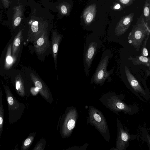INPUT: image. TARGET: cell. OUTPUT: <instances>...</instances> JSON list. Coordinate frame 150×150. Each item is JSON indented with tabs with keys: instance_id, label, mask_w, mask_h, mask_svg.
Instances as JSON below:
<instances>
[{
	"instance_id": "6da1fadb",
	"label": "cell",
	"mask_w": 150,
	"mask_h": 150,
	"mask_svg": "<svg viewBox=\"0 0 150 150\" xmlns=\"http://www.w3.org/2000/svg\"><path fill=\"white\" fill-rule=\"evenodd\" d=\"M123 94L118 95L113 92L104 93L99 99L100 102L106 108L116 114L123 112L126 114L133 115L139 110L138 106L136 104L128 105L123 101Z\"/></svg>"
},
{
	"instance_id": "7a4b0ae2",
	"label": "cell",
	"mask_w": 150,
	"mask_h": 150,
	"mask_svg": "<svg viewBox=\"0 0 150 150\" xmlns=\"http://www.w3.org/2000/svg\"><path fill=\"white\" fill-rule=\"evenodd\" d=\"M150 32L149 25L145 22L142 14L135 24L133 25L128 37V42L138 51L145 38L149 35Z\"/></svg>"
},
{
	"instance_id": "3957f363",
	"label": "cell",
	"mask_w": 150,
	"mask_h": 150,
	"mask_svg": "<svg viewBox=\"0 0 150 150\" xmlns=\"http://www.w3.org/2000/svg\"><path fill=\"white\" fill-rule=\"evenodd\" d=\"M87 123L94 126L107 142L110 140L109 129L102 112L92 106L89 107Z\"/></svg>"
},
{
	"instance_id": "277c9868",
	"label": "cell",
	"mask_w": 150,
	"mask_h": 150,
	"mask_svg": "<svg viewBox=\"0 0 150 150\" xmlns=\"http://www.w3.org/2000/svg\"><path fill=\"white\" fill-rule=\"evenodd\" d=\"M3 86L8 105L9 123L12 124L21 118L25 105L17 100L7 86L4 85Z\"/></svg>"
},
{
	"instance_id": "5b68a950",
	"label": "cell",
	"mask_w": 150,
	"mask_h": 150,
	"mask_svg": "<svg viewBox=\"0 0 150 150\" xmlns=\"http://www.w3.org/2000/svg\"><path fill=\"white\" fill-rule=\"evenodd\" d=\"M100 45L101 41L97 38L89 36L86 38L83 54L84 69L86 77L89 75L92 61Z\"/></svg>"
},
{
	"instance_id": "8992f818",
	"label": "cell",
	"mask_w": 150,
	"mask_h": 150,
	"mask_svg": "<svg viewBox=\"0 0 150 150\" xmlns=\"http://www.w3.org/2000/svg\"><path fill=\"white\" fill-rule=\"evenodd\" d=\"M25 3H12L6 11L7 19L3 22L11 26L14 29L23 22L24 18Z\"/></svg>"
},
{
	"instance_id": "52a82bcc",
	"label": "cell",
	"mask_w": 150,
	"mask_h": 150,
	"mask_svg": "<svg viewBox=\"0 0 150 150\" xmlns=\"http://www.w3.org/2000/svg\"><path fill=\"white\" fill-rule=\"evenodd\" d=\"M117 135L115 147L110 150H126L129 145V142L137 138V135L131 134L129 129L123 125L120 120L117 119Z\"/></svg>"
},
{
	"instance_id": "ba28073f",
	"label": "cell",
	"mask_w": 150,
	"mask_h": 150,
	"mask_svg": "<svg viewBox=\"0 0 150 150\" xmlns=\"http://www.w3.org/2000/svg\"><path fill=\"white\" fill-rule=\"evenodd\" d=\"M110 55L103 53L102 56L95 71L91 78V83L97 85H103L105 81L108 79L113 71L107 70Z\"/></svg>"
},
{
	"instance_id": "9c48e42d",
	"label": "cell",
	"mask_w": 150,
	"mask_h": 150,
	"mask_svg": "<svg viewBox=\"0 0 150 150\" xmlns=\"http://www.w3.org/2000/svg\"><path fill=\"white\" fill-rule=\"evenodd\" d=\"M48 34L47 31L45 32L34 42L35 51L38 59L41 61H44L45 57L52 53V42Z\"/></svg>"
},
{
	"instance_id": "30bf717a",
	"label": "cell",
	"mask_w": 150,
	"mask_h": 150,
	"mask_svg": "<svg viewBox=\"0 0 150 150\" xmlns=\"http://www.w3.org/2000/svg\"><path fill=\"white\" fill-rule=\"evenodd\" d=\"M125 74L129 85V89L142 101L145 102L143 98L149 101L150 98L149 90L143 87L127 67L125 66Z\"/></svg>"
},
{
	"instance_id": "8fae6325",
	"label": "cell",
	"mask_w": 150,
	"mask_h": 150,
	"mask_svg": "<svg viewBox=\"0 0 150 150\" xmlns=\"http://www.w3.org/2000/svg\"><path fill=\"white\" fill-rule=\"evenodd\" d=\"M134 16V13H132L121 17L115 28V32L116 35H121L127 31L133 21Z\"/></svg>"
},
{
	"instance_id": "7c38bea8",
	"label": "cell",
	"mask_w": 150,
	"mask_h": 150,
	"mask_svg": "<svg viewBox=\"0 0 150 150\" xmlns=\"http://www.w3.org/2000/svg\"><path fill=\"white\" fill-rule=\"evenodd\" d=\"M30 78L35 87L38 88L40 93L47 99L48 97L49 90L47 86L38 74L34 71L29 74Z\"/></svg>"
},
{
	"instance_id": "4fadbf2b",
	"label": "cell",
	"mask_w": 150,
	"mask_h": 150,
	"mask_svg": "<svg viewBox=\"0 0 150 150\" xmlns=\"http://www.w3.org/2000/svg\"><path fill=\"white\" fill-rule=\"evenodd\" d=\"M63 35L54 31L52 33V54L54 63L55 67L57 70V59L59 45L62 39Z\"/></svg>"
},
{
	"instance_id": "5bb4252c",
	"label": "cell",
	"mask_w": 150,
	"mask_h": 150,
	"mask_svg": "<svg viewBox=\"0 0 150 150\" xmlns=\"http://www.w3.org/2000/svg\"><path fill=\"white\" fill-rule=\"evenodd\" d=\"M97 12V5L93 4L88 6L84 10L83 17L85 23L87 25H90L94 20Z\"/></svg>"
},
{
	"instance_id": "9a60e30c",
	"label": "cell",
	"mask_w": 150,
	"mask_h": 150,
	"mask_svg": "<svg viewBox=\"0 0 150 150\" xmlns=\"http://www.w3.org/2000/svg\"><path fill=\"white\" fill-rule=\"evenodd\" d=\"M133 64L135 65H143L149 67H150V58L142 55L138 56L135 57L130 56L128 58Z\"/></svg>"
},
{
	"instance_id": "2e32d148",
	"label": "cell",
	"mask_w": 150,
	"mask_h": 150,
	"mask_svg": "<svg viewBox=\"0 0 150 150\" xmlns=\"http://www.w3.org/2000/svg\"><path fill=\"white\" fill-rule=\"evenodd\" d=\"M15 86L17 92L22 97L25 94V85L23 81L20 77L18 76L15 79Z\"/></svg>"
},
{
	"instance_id": "e0dca14e",
	"label": "cell",
	"mask_w": 150,
	"mask_h": 150,
	"mask_svg": "<svg viewBox=\"0 0 150 150\" xmlns=\"http://www.w3.org/2000/svg\"><path fill=\"white\" fill-rule=\"evenodd\" d=\"M2 91L0 90V140L3 131V120L4 115V110L2 103Z\"/></svg>"
},
{
	"instance_id": "ac0fdd59",
	"label": "cell",
	"mask_w": 150,
	"mask_h": 150,
	"mask_svg": "<svg viewBox=\"0 0 150 150\" xmlns=\"http://www.w3.org/2000/svg\"><path fill=\"white\" fill-rule=\"evenodd\" d=\"M150 0H145L143 9V14L145 19V22L149 25L148 23H149L150 21Z\"/></svg>"
},
{
	"instance_id": "d6986e66",
	"label": "cell",
	"mask_w": 150,
	"mask_h": 150,
	"mask_svg": "<svg viewBox=\"0 0 150 150\" xmlns=\"http://www.w3.org/2000/svg\"><path fill=\"white\" fill-rule=\"evenodd\" d=\"M22 32V30H20L14 39L13 46V55L15 53L18 47L20 44Z\"/></svg>"
},
{
	"instance_id": "ffe728a7",
	"label": "cell",
	"mask_w": 150,
	"mask_h": 150,
	"mask_svg": "<svg viewBox=\"0 0 150 150\" xmlns=\"http://www.w3.org/2000/svg\"><path fill=\"white\" fill-rule=\"evenodd\" d=\"M34 139L32 136L29 135L23 142L21 147V150H25L27 149L30 145Z\"/></svg>"
},
{
	"instance_id": "44dd1931",
	"label": "cell",
	"mask_w": 150,
	"mask_h": 150,
	"mask_svg": "<svg viewBox=\"0 0 150 150\" xmlns=\"http://www.w3.org/2000/svg\"><path fill=\"white\" fill-rule=\"evenodd\" d=\"M149 37V35L147 36L144 39L141 50V55L146 57L148 55V52L146 47V46Z\"/></svg>"
},
{
	"instance_id": "7402d4cb",
	"label": "cell",
	"mask_w": 150,
	"mask_h": 150,
	"mask_svg": "<svg viewBox=\"0 0 150 150\" xmlns=\"http://www.w3.org/2000/svg\"><path fill=\"white\" fill-rule=\"evenodd\" d=\"M120 3L122 7H125L131 5L135 0H115Z\"/></svg>"
},
{
	"instance_id": "603a6c76",
	"label": "cell",
	"mask_w": 150,
	"mask_h": 150,
	"mask_svg": "<svg viewBox=\"0 0 150 150\" xmlns=\"http://www.w3.org/2000/svg\"><path fill=\"white\" fill-rule=\"evenodd\" d=\"M11 45H9L7 53L6 58V62L7 64H11L13 61V59L11 56Z\"/></svg>"
},
{
	"instance_id": "cb8c5ba5",
	"label": "cell",
	"mask_w": 150,
	"mask_h": 150,
	"mask_svg": "<svg viewBox=\"0 0 150 150\" xmlns=\"http://www.w3.org/2000/svg\"><path fill=\"white\" fill-rule=\"evenodd\" d=\"M0 3L5 9H8L12 3L9 0H0Z\"/></svg>"
},
{
	"instance_id": "d4e9b609",
	"label": "cell",
	"mask_w": 150,
	"mask_h": 150,
	"mask_svg": "<svg viewBox=\"0 0 150 150\" xmlns=\"http://www.w3.org/2000/svg\"><path fill=\"white\" fill-rule=\"evenodd\" d=\"M75 121L73 119H71L68 121L67 124V127L69 130H71L75 127Z\"/></svg>"
},
{
	"instance_id": "484cf974",
	"label": "cell",
	"mask_w": 150,
	"mask_h": 150,
	"mask_svg": "<svg viewBox=\"0 0 150 150\" xmlns=\"http://www.w3.org/2000/svg\"><path fill=\"white\" fill-rule=\"evenodd\" d=\"M123 7L118 2L114 3L112 9L114 10L120 11L122 10Z\"/></svg>"
},
{
	"instance_id": "4316f807",
	"label": "cell",
	"mask_w": 150,
	"mask_h": 150,
	"mask_svg": "<svg viewBox=\"0 0 150 150\" xmlns=\"http://www.w3.org/2000/svg\"><path fill=\"white\" fill-rule=\"evenodd\" d=\"M31 92L33 95H36L39 91L38 88L36 87L33 88L30 90Z\"/></svg>"
},
{
	"instance_id": "83f0119b",
	"label": "cell",
	"mask_w": 150,
	"mask_h": 150,
	"mask_svg": "<svg viewBox=\"0 0 150 150\" xmlns=\"http://www.w3.org/2000/svg\"><path fill=\"white\" fill-rule=\"evenodd\" d=\"M61 11L63 14H66L67 13V9L66 7L64 5L62 6L61 7Z\"/></svg>"
},
{
	"instance_id": "f1b7e54d",
	"label": "cell",
	"mask_w": 150,
	"mask_h": 150,
	"mask_svg": "<svg viewBox=\"0 0 150 150\" xmlns=\"http://www.w3.org/2000/svg\"><path fill=\"white\" fill-rule=\"evenodd\" d=\"M0 8L2 9V8H0V22L1 21L2 19V11Z\"/></svg>"
},
{
	"instance_id": "f546056e",
	"label": "cell",
	"mask_w": 150,
	"mask_h": 150,
	"mask_svg": "<svg viewBox=\"0 0 150 150\" xmlns=\"http://www.w3.org/2000/svg\"><path fill=\"white\" fill-rule=\"evenodd\" d=\"M11 2L13 3L14 1V0H9Z\"/></svg>"
},
{
	"instance_id": "4dcf8cb0",
	"label": "cell",
	"mask_w": 150,
	"mask_h": 150,
	"mask_svg": "<svg viewBox=\"0 0 150 150\" xmlns=\"http://www.w3.org/2000/svg\"><path fill=\"white\" fill-rule=\"evenodd\" d=\"M0 3L1 4V3Z\"/></svg>"
}]
</instances>
